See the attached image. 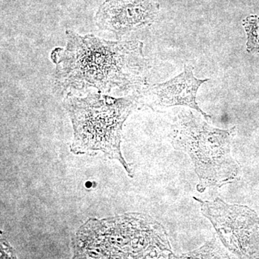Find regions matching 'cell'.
I'll return each mask as SVG.
<instances>
[{
	"mask_svg": "<svg viewBox=\"0 0 259 259\" xmlns=\"http://www.w3.org/2000/svg\"><path fill=\"white\" fill-rule=\"evenodd\" d=\"M74 248L77 258H175L164 228L139 213L90 220L76 233Z\"/></svg>",
	"mask_w": 259,
	"mask_h": 259,
	"instance_id": "7a4b0ae2",
	"label": "cell"
},
{
	"mask_svg": "<svg viewBox=\"0 0 259 259\" xmlns=\"http://www.w3.org/2000/svg\"><path fill=\"white\" fill-rule=\"evenodd\" d=\"M179 258H231V255L218 243L215 237L198 249L176 256Z\"/></svg>",
	"mask_w": 259,
	"mask_h": 259,
	"instance_id": "ba28073f",
	"label": "cell"
},
{
	"mask_svg": "<svg viewBox=\"0 0 259 259\" xmlns=\"http://www.w3.org/2000/svg\"><path fill=\"white\" fill-rule=\"evenodd\" d=\"M243 25L247 35V51L250 54H259V17H247Z\"/></svg>",
	"mask_w": 259,
	"mask_h": 259,
	"instance_id": "9c48e42d",
	"label": "cell"
},
{
	"mask_svg": "<svg viewBox=\"0 0 259 259\" xmlns=\"http://www.w3.org/2000/svg\"><path fill=\"white\" fill-rule=\"evenodd\" d=\"M138 104L134 94L121 98L102 93L66 97L64 105L74 128L71 152L88 155L102 152L107 158L120 162L132 177L121 153L120 144L122 125Z\"/></svg>",
	"mask_w": 259,
	"mask_h": 259,
	"instance_id": "3957f363",
	"label": "cell"
},
{
	"mask_svg": "<svg viewBox=\"0 0 259 259\" xmlns=\"http://www.w3.org/2000/svg\"><path fill=\"white\" fill-rule=\"evenodd\" d=\"M209 80L197 79L193 74L192 66H185L183 72L173 79L166 82L146 84L135 95L137 96L139 104H143L153 110L186 106L194 109L207 119L209 115L201 110L196 97L201 85Z\"/></svg>",
	"mask_w": 259,
	"mask_h": 259,
	"instance_id": "8992f818",
	"label": "cell"
},
{
	"mask_svg": "<svg viewBox=\"0 0 259 259\" xmlns=\"http://www.w3.org/2000/svg\"><path fill=\"white\" fill-rule=\"evenodd\" d=\"M158 10L152 0H106L97 10L95 22L100 30L120 37L152 24Z\"/></svg>",
	"mask_w": 259,
	"mask_h": 259,
	"instance_id": "52a82bcc",
	"label": "cell"
},
{
	"mask_svg": "<svg viewBox=\"0 0 259 259\" xmlns=\"http://www.w3.org/2000/svg\"><path fill=\"white\" fill-rule=\"evenodd\" d=\"M194 199L225 248L240 258L259 255V218L254 211L246 206L226 203L219 197L212 201Z\"/></svg>",
	"mask_w": 259,
	"mask_h": 259,
	"instance_id": "5b68a950",
	"label": "cell"
},
{
	"mask_svg": "<svg viewBox=\"0 0 259 259\" xmlns=\"http://www.w3.org/2000/svg\"><path fill=\"white\" fill-rule=\"evenodd\" d=\"M235 128H216L191 111L180 113L172 126V144L190 156L201 193L207 187H221L238 178L240 166L231 151Z\"/></svg>",
	"mask_w": 259,
	"mask_h": 259,
	"instance_id": "277c9868",
	"label": "cell"
},
{
	"mask_svg": "<svg viewBox=\"0 0 259 259\" xmlns=\"http://www.w3.org/2000/svg\"><path fill=\"white\" fill-rule=\"evenodd\" d=\"M66 46L51 52L54 83L63 93L118 91L139 93L146 86L148 61L139 40L110 41L88 34L66 31Z\"/></svg>",
	"mask_w": 259,
	"mask_h": 259,
	"instance_id": "6da1fadb",
	"label": "cell"
}]
</instances>
